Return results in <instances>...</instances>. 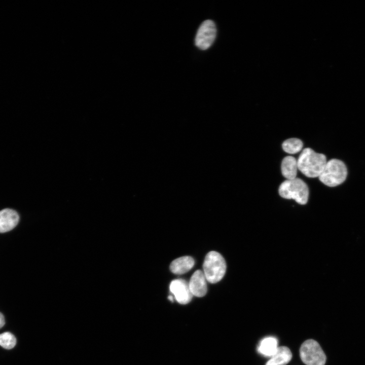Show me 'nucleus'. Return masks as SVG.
I'll return each mask as SVG.
<instances>
[{"label": "nucleus", "mask_w": 365, "mask_h": 365, "mask_svg": "<svg viewBox=\"0 0 365 365\" xmlns=\"http://www.w3.org/2000/svg\"><path fill=\"white\" fill-rule=\"evenodd\" d=\"M5 318L4 315L0 312V328L5 324Z\"/></svg>", "instance_id": "nucleus-16"}, {"label": "nucleus", "mask_w": 365, "mask_h": 365, "mask_svg": "<svg viewBox=\"0 0 365 365\" xmlns=\"http://www.w3.org/2000/svg\"><path fill=\"white\" fill-rule=\"evenodd\" d=\"M189 286L193 295L197 297H202L207 293L206 279L203 272L196 270L192 275Z\"/></svg>", "instance_id": "nucleus-8"}, {"label": "nucleus", "mask_w": 365, "mask_h": 365, "mask_svg": "<svg viewBox=\"0 0 365 365\" xmlns=\"http://www.w3.org/2000/svg\"><path fill=\"white\" fill-rule=\"evenodd\" d=\"M169 289L176 300L181 304L189 303L193 296L190 290L189 283L182 279L172 280L170 284Z\"/></svg>", "instance_id": "nucleus-7"}, {"label": "nucleus", "mask_w": 365, "mask_h": 365, "mask_svg": "<svg viewBox=\"0 0 365 365\" xmlns=\"http://www.w3.org/2000/svg\"><path fill=\"white\" fill-rule=\"evenodd\" d=\"M16 339L10 332H5L0 334V346L6 349H12L16 345Z\"/></svg>", "instance_id": "nucleus-15"}, {"label": "nucleus", "mask_w": 365, "mask_h": 365, "mask_svg": "<svg viewBox=\"0 0 365 365\" xmlns=\"http://www.w3.org/2000/svg\"><path fill=\"white\" fill-rule=\"evenodd\" d=\"M168 299L171 302H173V299L172 296H169Z\"/></svg>", "instance_id": "nucleus-17"}, {"label": "nucleus", "mask_w": 365, "mask_h": 365, "mask_svg": "<svg viewBox=\"0 0 365 365\" xmlns=\"http://www.w3.org/2000/svg\"><path fill=\"white\" fill-rule=\"evenodd\" d=\"M278 192L281 197L294 199L301 205L306 204L308 200V187L299 178L284 180L280 184Z\"/></svg>", "instance_id": "nucleus-3"}, {"label": "nucleus", "mask_w": 365, "mask_h": 365, "mask_svg": "<svg viewBox=\"0 0 365 365\" xmlns=\"http://www.w3.org/2000/svg\"><path fill=\"white\" fill-rule=\"evenodd\" d=\"M303 143L297 138H290L284 141L282 147L284 152L289 154H295L299 152L302 149Z\"/></svg>", "instance_id": "nucleus-14"}, {"label": "nucleus", "mask_w": 365, "mask_h": 365, "mask_svg": "<svg viewBox=\"0 0 365 365\" xmlns=\"http://www.w3.org/2000/svg\"><path fill=\"white\" fill-rule=\"evenodd\" d=\"M327 162L325 155L307 148L301 153L297 160L298 169L306 176L319 177Z\"/></svg>", "instance_id": "nucleus-1"}, {"label": "nucleus", "mask_w": 365, "mask_h": 365, "mask_svg": "<svg viewBox=\"0 0 365 365\" xmlns=\"http://www.w3.org/2000/svg\"><path fill=\"white\" fill-rule=\"evenodd\" d=\"M216 33L215 23L211 20L203 21L199 27L195 40V45L201 50H206L213 43Z\"/></svg>", "instance_id": "nucleus-6"}, {"label": "nucleus", "mask_w": 365, "mask_h": 365, "mask_svg": "<svg viewBox=\"0 0 365 365\" xmlns=\"http://www.w3.org/2000/svg\"><path fill=\"white\" fill-rule=\"evenodd\" d=\"M298 169L297 160L295 157L288 156L282 159L281 170L285 178L293 179L296 178Z\"/></svg>", "instance_id": "nucleus-12"}, {"label": "nucleus", "mask_w": 365, "mask_h": 365, "mask_svg": "<svg viewBox=\"0 0 365 365\" xmlns=\"http://www.w3.org/2000/svg\"><path fill=\"white\" fill-rule=\"evenodd\" d=\"M277 348V340L274 337H269L262 340L258 350L260 353L265 356H272Z\"/></svg>", "instance_id": "nucleus-13"}, {"label": "nucleus", "mask_w": 365, "mask_h": 365, "mask_svg": "<svg viewBox=\"0 0 365 365\" xmlns=\"http://www.w3.org/2000/svg\"><path fill=\"white\" fill-rule=\"evenodd\" d=\"M292 358L290 349L286 346L278 347L266 365H286Z\"/></svg>", "instance_id": "nucleus-11"}, {"label": "nucleus", "mask_w": 365, "mask_h": 365, "mask_svg": "<svg viewBox=\"0 0 365 365\" xmlns=\"http://www.w3.org/2000/svg\"><path fill=\"white\" fill-rule=\"evenodd\" d=\"M19 216L18 213L10 208H5L0 211V233H5L12 230L18 224Z\"/></svg>", "instance_id": "nucleus-9"}, {"label": "nucleus", "mask_w": 365, "mask_h": 365, "mask_svg": "<svg viewBox=\"0 0 365 365\" xmlns=\"http://www.w3.org/2000/svg\"><path fill=\"white\" fill-rule=\"evenodd\" d=\"M195 264L190 256H184L174 260L170 264V270L175 274H182L190 270Z\"/></svg>", "instance_id": "nucleus-10"}, {"label": "nucleus", "mask_w": 365, "mask_h": 365, "mask_svg": "<svg viewBox=\"0 0 365 365\" xmlns=\"http://www.w3.org/2000/svg\"><path fill=\"white\" fill-rule=\"evenodd\" d=\"M203 268L206 280L211 283H215L224 277L226 271V263L220 253L211 251L205 258Z\"/></svg>", "instance_id": "nucleus-4"}, {"label": "nucleus", "mask_w": 365, "mask_h": 365, "mask_svg": "<svg viewBox=\"0 0 365 365\" xmlns=\"http://www.w3.org/2000/svg\"><path fill=\"white\" fill-rule=\"evenodd\" d=\"M347 175L348 169L344 162L338 159H332L327 161L318 178L325 185L334 187L343 183Z\"/></svg>", "instance_id": "nucleus-2"}, {"label": "nucleus", "mask_w": 365, "mask_h": 365, "mask_svg": "<svg viewBox=\"0 0 365 365\" xmlns=\"http://www.w3.org/2000/svg\"><path fill=\"white\" fill-rule=\"evenodd\" d=\"M300 355L306 365H324L326 355L319 343L312 339L305 341L300 349Z\"/></svg>", "instance_id": "nucleus-5"}]
</instances>
